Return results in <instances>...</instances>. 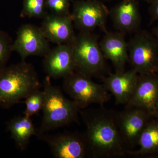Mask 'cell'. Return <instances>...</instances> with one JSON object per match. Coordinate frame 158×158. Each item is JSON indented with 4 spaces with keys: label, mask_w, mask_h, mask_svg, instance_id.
Returning a JSON list of instances; mask_svg holds the SVG:
<instances>
[{
    "label": "cell",
    "mask_w": 158,
    "mask_h": 158,
    "mask_svg": "<svg viewBox=\"0 0 158 158\" xmlns=\"http://www.w3.org/2000/svg\"><path fill=\"white\" fill-rule=\"evenodd\" d=\"M89 154L94 158L123 157L127 154L117 123V113L103 106L80 110Z\"/></svg>",
    "instance_id": "1"
},
{
    "label": "cell",
    "mask_w": 158,
    "mask_h": 158,
    "mask_svg": "<svg viewBox=\"0 0 158 158\" xmlns=\"http://www.w3.org/2000/svg\"><path fill=\"white\" fill-rule=\"evenodd\" d=\"M40 87L37 72L25 60L6 66L0 69V106L9 109Z\"/></svg>",
    "instance_id": "2"
},
{
    "label": "cell",
    "mask_w": 158,
    "mask_h": 158,
    "mask_svg": "<svg viewBox=\"0 0 158 158\" xmlns=\"http://www.w3.org/2000/svg\"><path fill=\"white\" fill-rule=\"evenodd\" d=\"M47 76L44 81L45 94L41 124L37 136L79 121L81 109L72 100L65 97L59 87L54 86Z\"/></svg>",
    "instance_id": "3"
},
{
    "label": "cell",
    "mask_w": 158,
    "mask_h": 158,
    "mask_svg": "<svg viewBox=\"0 0 158 158\" xmlns=\"http://www.w3.org/2000/svg\"><path fill=\"white\" fill-rule=\"evenodd\" d=\"M76 70L90 77L102 78L107 70L105 58L97 37L92 32H80L71 43Z\"/></svg>",
    "instance_id": "4"
},
{
    "label": "cell",
    "mask_w": 158,
    "mask_h": 158,
    "mask_svg": "<svg viewBox=\"0 0 158 158\" xmlns=\"http://www.w3.org/2000/svg\"><path fill=\"white\" fill-rule=\"evenodd\" d=\"M91 78L76 71L63 78V90L81 110L93 104L103 106L111 98L103 84L95 83Z\"/></svg>",
    "instance_id": "5"
},
{
    "label": "cell",
    "mask_w": 158,
    "mask_h": 158,
    "mask_svg": "<svg viewBox=\"0 0 158 158\" xmlns=\"http://www.w3.org/2000/svg\"><path fill=\"white\" fill-rule=\"evenodd\" d=\"M127 43L132 69L138 74L158 73V42L152 33L139 31Z\"/></svg>",
    "instance_id": "6"
},
{
    "label": "cell",
    "mask_w": 158,
    "mask_h": 158,
    "mask_svg": "<svg viewBox=\"0 0 158 158\" xmlns=\"http://www.w3.org/2000/svg\"><path fill=\"white\" fill-rule=\"evenodd\" d=\"M74 25L80 32H92L97 28L105 32L110 11L100 0H80L74 3L71 13Z\"/></svg>",
    "instance_id": "7"
},
{
    "label": "cell",
    "mask_w": 158,
    "mask_h": 158,
    "mask_svg": "<svg viewBox=\"0 0 158 158\" xmlns=\"http://www.w3.org/2000/svg\"><path fill=\"white\" fill-rule=\"evenodd\" d=\"M153 117L146 110L135 107L125 106L117 113L118 129L127 152L138 146L139 137Z\"/></svg>",
    "instance_id": "8"
},
{
    "label": "cell",
    "mask_w": 158,
    "mask_h": 158,
    "mask_svg": "<svg viewBox=\"0 0 158 158\" xmlns=\"http://www.w3.org/2000/svg\"><path fill=\"white\" fill-rule=\"evenodd\" d=\"M48 144L52 154L56 158H84L89 154L84 135L77 132L44 134L37 136Z\"/></svg>",
    "instance_id": "9"
},
{
    "label": "cell",
    "mask_w": 158,
    "mask_h": 158,
    "mask_svg": "<svg viewBox=\"0 0 158 158\" xmlns=\"http://www.w3.org/2000/svg\"><path fill=\"white\" fill-rule=\"evenodd\" d=\"M12 49L22 61L31 56H44L51 49L49 41L40 27L31 24L23 25L19 28Z\"/></svg>",
    "instance_id": "10"
},
{
    "label": "cell",
    "mask_w": 158,
    "mask_h": 158,
    "mask_svg": "<svg viewBox=\"0 0 158 158\" xmlns=\"http://www.w3.org/2000/svg\"><path fill=\"white\" fill-rule=\"evenodd\" d=\"M43 67L51 78H64L76 70L71 44H58L44 56Z\"/></svg>",
    "instance_id": "11"
},
{
    "label": "cell",
    "mask_w": 158,
    "mask_h": 158,
    "mask_svg": "<svg viewBox=\"0 0 158 158\" xmlns=\"http://www.w3.org/2000/svg\"><path fill=\"white\" fill-rule=\"evenodd\" d=\"M158 105L157 73L139 74L134 93L126 106L141 108L153 116Z\"/></svg>",
    "instance_id": "12"
},
{
    "label": "cell",
    "mask_w": 158,
    "mask_h": 158,
    "mask_svg": "<svg viewBox=\"0 0 158 158\" xmlns=\"http://www.w3.org/2000/svg\"><path fill=\"white\" fill-rule=\"evenodd\" d=\"M40 27L49 42L58 44H70L75 37L71 14L59 15L48 13Z\"/></svg>",
    "instance_id": "13"
},
{
    "label": "cell",
    "mask_w": 158,
    "mask_h": 158,
    "mask_svg": "<svg viewBox=\"0 0 158 158\" xmlns=\"http://www.w3.org/2000/svg\"><path fill=\"white\" fill-rule=\"evenodd\" d=\"M139 74L135 69L110 73L102 78L103 85L115 98L116 105H127L131 97Z\"/></svg>",
    "instance_id": "14"
},
{
    "label": "cell",
    "mask_w": 158,
    "mask_h": 158,
    "mask_svg": "<svg viewBox=\"0 0 158 158\" xmlns=\"http://www.w3.org/2000/svg\"><path fill=\"white\" fill-rule=\"evenodd\" d=\"M109 15L115 27L123 34L140 31L141 18L137 0H121L110 10Z\"/></svg>",
    "instance_id": "15"
},
{
    "label": "cell",
    "mask_w": 158,
    "mask_h": 158,
    "mask_svg": "<svg viewBox=\"0 0 158 158\" xmlns=\"http://www.w3.org/2000/svg\"><path fill=\"white\" fill-rule=\"evenodd\" d=\"M99 44L105 59L112 62L115 73L125 71L126 65L128 62V43L123 34L106 31Z\"/></svg>",
    "instance_id": "16"
},
{
    "label": "cell",
    "mask_w": 158,
    "mask_h": 158,
    "mask_svg": "<svg viewBox=\"0 0 158 158\" xmlns=\"http://www.w3.org/2000/svg\"><path fill=\"white\" fill-rule=\"evenodd\" d=\"M138 150L128 151L127 154L136 157L158 156V119L153 117L144 128L138 142Z\"/></svg>",
    "instance_id": "17"
},
{
    "label": "cell",
    "mask_w": 158,
    "mask_h": 158,
    "mask_svg": "<svg viewBox=\"0 0 158 158\" xmlns=\"http://www.w3.org/2000/svg\"><path fill=\"white\" fill-rule=\"evenodd\" d=\"M7 129L18 148L21 151L26 149L31 137L37 136V129L31 117L19 116L11 118L7 123Z\"/></svg>",
    "instance_id": "18"
},
{
    "label": "cell",
    "mask_w": 158,
    "mask_h": 158,
    "mask_svg": "<svg viewBox=\"0 0 158 158\" xmlns=\"http://www.w3.org/2000/svg\"><path fill=\"white\" fill-rule=\"evenodd\" d=\"M46 0H23L20 17L43 19L46 15Z\"/></svg>",
    "instance_id": "19"
},
{
    "label": "cell",
    "mask_w": 158,
    "mask_h": 158,
    "mask_svg": "<svg viewBox=\"0 0 158 158\" xmlns=\"http://www.w3.org/2000/svg\"><path fill=\"white\" fill-rule=\"evenodd\" d=\"M44 98V91L40 90V89L34 90L26 98L24 102L26 105L24 115L31 117L42 110Z\"/></svg>",
    "instance_id": "20"
},
{
    "label": "cell",
    "mask_w": 158,
    "mask_h": 158,
    "mask_svg": "<svg viewBox=\"0 0 158 158\" xmlns=\"http://www.w3.org/2000/svg\"><path fill=\"white\" fill-rule=\"evenodd\" d=\"M13 41L8 33L0 31V69L6 66L11 56Z\"/></svg>",
    "instance_id": "21"
},
{
    "label": "cell",
    "mask_w": 158,
    "mask_h": 158,
    "mask_svg": "<svg viewBox=\"0 0 158 158\" xmlns=\"http://www.w3.org/2000/svg\"><path fill=\"white\" fill-rule=\"evenodd\" d=\"M71 0H46L47 9L52 14L59 15H70L69 11Z\"/></svg>",
    "instance_id": "22"
},
{
    "label": "cell",
    "mask_w": 158,
    "mask_h": 158,
    "mask_svg": "<svg viewBox=\"0 0 158 158\" xmlns=\"http://www.w3.org/2000/svg\"><path fill=\"white\" fill-rule=\"evenodd\" d=\"M148 12L150 16V24L158 20V0H154L150 3Z\"/></svg>",
    "instance_id": "23"
},
{
    "label": "cell",
    "mask_w": 158,
    "mask_h": 158,
    "mask_svg": "<svg viewBox=\"0 0 158 158\" xmlns=\"http://www.w3.org/2000/svg\"><path fill=\"white\" fill-rule=\"evenodd\" d=\"M152 33L158 42V26L154 28L152 30Z\"/></svg>",
    "instance_id": "24"
},
{
    "label": "cell",
    "mask_w": 158,
    "mask_h": 158,
    "mask_svg": "<svg viewBox=\"0 0 158 158\" xmlns=\"http://www.w3.org/2000/svg\"><path fill=\"white\" fill-rule=\"evenodd\" d=\"M153 116L154 118L158 119V105L156 109L155 112Z\"/></svg>",
    "instance_id": "25"
},
{
    "label": "cell",
    "mask_w": 158,
    "mask_h": 158,
    "mask_svg": "<svg viewBox=\"0 0 158 158\" xmlns=\"http://www.w3.org/2000/svg\"><path fill=\"white\" fill-rule=\"evenodd\" d=\"M143 1H145V2H147L150 3V4L154 0H143Z\"/></svg>",
    "instance_id": "26"
}]
</instances>
